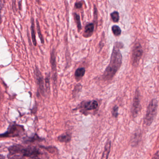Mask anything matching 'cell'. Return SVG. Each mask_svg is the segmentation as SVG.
I'll return each mask as SVG.
<instances>
[{"label": "cell", "instance_id": "cell-1", "mask_svg": "<svg viewBox=\"0 0 159 159\" xmlns=\"http://www.w3.org/2000/svg\"><path fill=\"white\" fill-rule=\"evenodd\" d=\"M120 45L119 43H116L113 47L109 64L102 76V79L104 80H112L121 66L122 57L119 47Z\"/></svg>", "mask_w": 159, "mask_h": 159}, {"label": "cell", "instance_id": "cell-2", "mask_svg": "<svg viewBox=\"0 0 159 159\" xmlns=\"http://www.w3.org/2000/svg\"><path fill=\"white\" fill-rule=\"evenodd\" d=\"M158 102L156 98L152 99L150 102L147 108L146 116L144 119V124L149 126L157 115L158 110Z\"/></svg>", "mask_w": 159, "mask_h": 159}, {"label": "cell", "instance_id": "cell-3", "mask_svg": "<svg viewBox=\"0 0 159 159\" xmlns=\"http://www.w3.org/2000/svg\"><path fill=\"white\" fill-rule=\"evenodd\" d=\"M25 130L24 127L18 125H11L8 131L3 134H0V137H15L22 135Z\"/></svg>", "mask_w": 159, "mask_h": 159}, {"label": "cell", "instance_id": "cell-4", "mask_svg": "<svg viewBox=\"0 0 159 159\" xmlns=\"http://www.w3.org/2000/svg\"><path fill=\"white\" fill-rule=\"evenodd\" d=\"M143 54V50L141 44L139 43H136L132 50L131 59L133 66H137L138 65Z\"/></svg>", "mask_w": 159, "mask_h": 159}, {"label": "cell", "instance_id": "cell-5", "mask_svg": "<svg viewBox=\"0 0 159 159\" xmlns=\"http://www.w3.org/2000/svg\"><path fill=\"white\" fill-rule=\"evenodd\" d=\"M35 76H36V80L38 84L39 92L41 94L43 95L45 94V81L43 79V76L38 67L36 68L35 71Z\"/></svg>", "mask_w": 159, "mask_h": 159}, {"label": "cell", "instance_id": "cell-6", "mask_svg": "<svg viewBox=\"0 0 159 159\" xmlns=\"http://www.w3.org/2000/svg\"><path fill=\"white\" fill-rule=\"evenodd\" d=\"M140 95L138 90H136L135 94L133 100V105H132V115L134 117H135L138 114L140 109Z\"/></svg>", "mask_w": 159, "mask_h": 159}, {"label": "cell", "instance_id": "cell-7", "mask_svg": "<svg viewBox=\"0 0 159 159\" xmlns=\"http://www.w3.org/2000/svg\"><path fill=\"white\" fill-rule=\"evenodd\" d=\"M98 107V101L93 100L92 101H83L79 106V108L87 111L96 110Z\"/></svg>", "mask_w": 159, "mask_h": 159}, {"label": "cell", "instance_id": "cell-8", "mask_svg": "<svg viewBox=\"0 0 159 159\" xmlns=\"http://www.w3.org/2000/svg\"><path fill=\"white\" fill-rule=\"evenodd\" d=\"M22 153L24 156L31 158L39 157L40 154H41L40 152L39 149L35 147H28L26 148H24Z\"/></svg>", "mask_w": 159, "mask_h": 159}, {"label": "cell", "instance_id": "cell-9", "mask_svg": "<svg viewBox=\"0 0 159 159\" xmlns=\"http://www.w3.org/2000/svg\"><path fill=\"white\" fill-rule=\"evenodd\" d=\"M51 64L52 69L53 72V80L56 81L57 80V63L56 58L55 51L53 50L51 55Z\"/></svg>", "mask_w": 159, "mask_h": 159}, {"label": "cell", "instance_id": "cell-10", "mask_svg": "<svg viewBox=\"0 0 159 159\" xmlns=\"http://www.w3.org/2000/svg\"><path fill=\"white\" fill-rule=\"evenodd\" d=\"M94 29V25L93 23H90L86 25L85 27L84 32V37L85 38H90L93 35Z\"/></svg>", "mask_w": 159, "mask_h": 159}, {"label": "cell", "instance_id": "cell-11", "mask_svg": "<svg viewBox=\"0 0 159 159\" xmlns=\"http://www.w3.org/2000/svg\"><path fill=\"white\" fill-rule=\"evenodd\" d=\"M111 147V141L110 140H108L105 145L101 159H108L110 152Z\"/></svg>", "mask_w": 159, "mask_h": 159}, {"label": "cell", "instance_id": "cell-12", "mask_svg": "<svg viewBox=\"0 0 159 159\" xmlns=\"http://www.w3.org/2000/svg\"><path fill=\"white\" fill-rule=\"evenodd\" d=\"M24 147L21 145H17L12 146L9 148V151L11 155L16 153H22Z\"/></svg>", "mask_w": 159, "mask_h": 159}, {"label": "cell", "instance_id": "cell-13", "mask_svg": "<svg viewBox=\"0 0 159 159\" xmlns=\"http://www.w3.org/2000/svg\"><path fill=\"white\" fill-rule=\"evenodd\" d=\"M30 30H31V38H32V42H33V44H34L35 46H36V45H37V40H36L35 23H34V20L33 19H31Z\"/></svg>", "mask_w": 159, "mask_h": 159}, {"label": "cell", "instance_id": "cell-14", "mask_svg": "<svg viewBox=\"0 0 159 159\" xmlns=\"http://www.w3.org/2000/svg\"><path fill=\"white\" fill-rule=\"evenodd\" d=\"M85 70L84 68H79L75 71V77L77 81L80 80L84 76L85 74Z\"/></svg>", "mask_w": 159, "mask_h": 159}, {"label": "cell", "instance_id": "cell-15", "mask_svg": "<svg viewBox=\"0 0 159 159\" xmlns=\"http://www.w3.org/2000/svg\"><path fill=\"white\" fill-rule=\"evenodd\" d=\"M70 139H71V135L68 133L63 134L58 137V140L61 142L68 143L70 141Z\"/></svg>", "mask_w": 159, "mask_h": 159}, {"label": "cell", "instance_id": "cell-16", "mask_svg": "<svg viewBox=\"0 0 159 159\" xmlns=\"http://www.w3.org/2000/svg\"><path fill=\"white\" fill-rule=\"evenodd\" d=\"M74 18L75 22H76V25H77L78 30H79V31H80V30H81L82 29L81 24L80 16L79 15L77 14V13H74Z\"/></svg>", "mask_w": 159, "mask_h": 159}, {"label": "cell", "instance_id": "cell-17", "mask_svg": "<svg viewBox=\"0 0 159 159\" xmlns=\"http://www.w3.org/2000/svg\"><path fill=\"white\" fill-rule=\"evenodd\" d=\"M111 30L115 36H119L121 33V30L120 27L117 25H113L111 28Z\"/></svg>", "mask_w": 159, "mask_h": 159}, {"label": "cell", "instance_id": "cell-18", "mask_svg": "<svg viewBox=\"0 0 159 159\" xmlns=\"http://www.w3.org/2000/svg\"><path fill=\"white\" fill-rule=\"evenodd\" d=\"M111 19L114 23H118L120 19L119 12L117 11H114L111 14Z\"/></svg>", "mask_w": 159, "mask_h": 159}, {"label": "cell", "instance_id": "cell-19", "mask_svg": "<svg viewBox=\"0 0 159 159\" xmlns=\"http://www.w3.org/2000/svg\"><path fill=\"white\" fill-rule=\"evenodd\" d=\"M37 30H38L39 38L42 43H44V39H43V36L42 34L40 27L39 24V21L38 20H37Z\"/></svg>", "mask_w": 159, "mask_h": 159}, {"label": "cell", "instance_id": "cell-20", "mask_svg": "<svg viewBox=\"0 0 159 159\" xmlns=\"http://www.w3.org/2000/svg\"><path fill=\"white\" fill-rule=\"evenodd\" d=\"M118 109H119L118 107L117 106H115L113 107V109H112V115L115 118H117L118 116Z\"/></svg>", "mask_w": 159, "mask_h": 159}, {"label": "cell", "instance_id": "cell-21", "mask_svg": "<svg viewBox=\"0 0 159 159\" xmlns=\"http://www.w3.org/2000/svg\"><path fill=\"white\" fill-rule=\"evenodd\" d=\"M39 139V137L38 136L33 137V138H30L29 139H28V141L30 142H32V141H35V140H38Z\"/></svg>", "mask_w": 159, "mask_h": 159}, {"label": "cell", "instance_id": "cell-22", "mask_svg": "<svg viewBox=\"0 0 159 159\" xmlns=\"http://www.w3.org/2000/svg\"><path fill=\"white\" fill-rule=\"evenodd\" d=\"M83 4L81 2H77L75 3V6L77 9H80L82 7Z\"/></svg>", "mask_w": 159, "mask_h": 159}, {"label": "cell", "instance_id": "cell-23", "mask_svg": "<svg viewBox=\"0 0 159 159\" xmlns=\"http://www.w3.org/2000/svg\"><path fill=\"white\" fill-rule=\"evenodd\" d=\"M152 159H159V152L158 151L156 152V153L152 156Z\"/></svg>", "mask_w": 159, "mask_h": 159}, {"label": "cell", "instance_id": "cell-24", "mask_svg": "<svg viewBox=\"0 0 159 159\" xmlns=\"http://www.w3.org/2000/svg\"><path fill=\"white\" fill-rule=\"evenodd\" d=\"M0 159H5V158L2 155H0Z\"/></svg>", "mask_w": 159, "mask_h": 159}, {"label": "cell", "instance_id": "cell-25", "mask_svg": "<svg viewBox=\"0 0 159 159\" xmlns=\"http://www.w3.org/2000/svg\"><path fill=\"white\" fill-rule=\"evenodd\" d=\"M1 99V93H0V100Z\"/></svg>", "mask_w": 159, "mask_h": 159}]
</instances>
